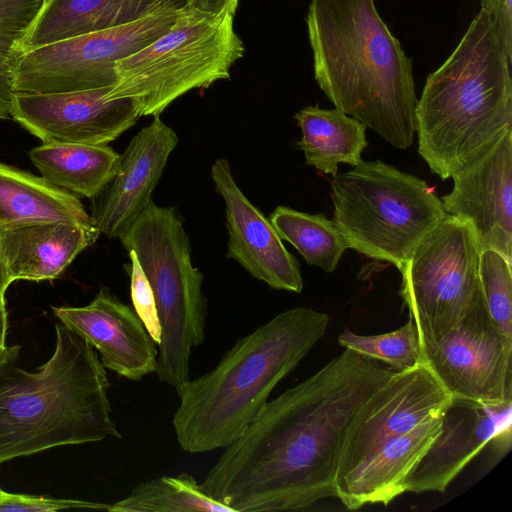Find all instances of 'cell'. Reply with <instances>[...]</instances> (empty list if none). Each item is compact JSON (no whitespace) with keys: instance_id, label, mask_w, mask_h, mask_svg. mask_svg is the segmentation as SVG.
Instances as JSON below:
<instances>
[{"instance_id":"obj_1","label":"cell","mask_w":512,"mask_h":512,"mask_svg":"<svg viewBox=\"0 0 512 512\" xmlns=\"http://www.w3.org/2000/svg\"><path fill=\"white\" fill-rule=\"evenodd\" d=\"M345 349L304 381L268 400L209 469L202 489L232 512L305 510L336 497L347 429L394 373Z\"/></svg>"},{"instance_id":"obj_2","label":"cell","mask_w":512,"mask_h":512,"mask_svg":"<svg viewBox=\"0 0 512 512\" xmlns=\"http://www.w3.org/2000/svg\"><path fill=\"white\" fill-rule=\"evenodd\" d=\"M305 20L326 97L395 148H408L417 103L412 60L374 0H311Z\"/></svg>"},{"instance_id":"obj_3","label":"cell","mask_w":512,"mask_h":512,"mask_svg":"<svg viewBox=\"0 0 512 512\" xmlns=\"http://www.w3.org/2000/svg\"><path fill=\"white\" fill-rule=\"evenodd\" d=\"M52 356L37 372L19 365L21 346L0 354V465L47 449L120 439L109 380L94 348L55 325Z\"/></svg>"},{"instance_id":"obj_4","label":"cell","mask_w":512,"mask_h":512,"mask_svg":"<svg viewBox=\"0 0 512 512\" xmlns=\"http://www.w3.org/2000/svg\"><path fill=\"white\" fill-rule=\"evenodd\" d=\"M328 325L324 312L288 309L239 338L212 370L185 382L172 419L180 448L198 454L231 444Z\"/></svg>"},{"instance_id":"obj_5","label":"cell","mask_w":512,"mask_h":512,"mask_svg":"<svg viewBox=\"0 0 512 512\" xmlns=\"http://www.w3.org/2000/svg\"><path fill=\"white\" fill-rule=\"evenodd\" d=\"M511 66L481 8L417 99L418 152L433 174L451 178L512 128Z\"/></svg>"},{"instance_id":"obj_6","label":"cell","mask_w":512,"mask_h":512,"mask_svg":"<svg viewBox=\"0 0 512 512\" xmlns=\"http://www.w3.org/2000/svg\"><path fill=\"white\" fill-rule=\"evenodd\" d=\"M333 223L347 246L398 270L447 215L433 187L380 160L332 181Z\"/></svg>"},{"instance_id":"obj_7","label":"cell","mask_w":512,"mask_h":512,"mask_svg":"<svg viewBox=\"0 0 512 512\" xmlns=\"http://www.w3.org/2000/svg\"><path fill=\"white\" fill-rule=\"evenodd\" d=\"M119 238L135 252L154 293L161 325L154 373L177 392L190 379L191 352L204 341L207 317L204 276L192 265L182 217L152 201Z\"/></svg>"},{"instance_id":"obj_8","label":"cell","mask_w":512,"mask_h":512,"mask_svg":"<svg viewBox=\"0 0 512 512\" xmlns=\"http://www.w3.org/2000/svg\"><path fill=\"white\" fill-rule=\"evenodd\" d=\"M233 17L203 14L184 4L168 32L116 63L110 96L132 99L141 116H157L188 91L229 79L245 51Z\"/></svg>"},{"instance_id":"obj_9","label":"cell","mask_w":512,"mask_h":512,"mask_svg":"<svg viewBox=\"0 0 512 512\" xmlns=\"http://www.w3.org/2000/svg\"><path fill=\"white\" fill-rule=\"evenodd\" d=\"M480 254L471 226L446 215L399 270V294L418 330L421 350L441 339L483 300Z\"/></svg>"},{"instance_id":"obj_10","label":"cell","mask_w":512,"mask_h":512,"mask_svg":"<svg viewBox=\"0 0 512 512\" xmlns=\"http://www.w3.org/2000/svg\"><path fill=\"white\" fill-rule=\"evenodd\" d=\"M184 4L185 0H176L128 24L16 55L11 67L15 93L50 94L113 86L116 63L168 32Z\"/></svg>"},{"instance_id":"obj_11","label":"cell","mask_w":512,"mask_h":512,"mask_svg":"<svg viewBox=\"0 0 512 512\" xmlns=\"http://www.w3.org/2000/svg\"><path fill=\"white\" fill-rule=\"evenodd\" d=\"M422 361L452 400L484 405L512 401V343L497 331L483 300L423 348Z\"/></svg>"},{"instance_id":"obj_12","label":"cell","mask_w":512,"mask_h":512,"mask_svg":"<svg viewBox=\"0 0 512 512\" xmlns=\"http://www.w3.org/2000/svg\"><path fill=\"white\" fill-rule=\"evenodd\" d=\"M452 398L428 365L394 371L359 408L341 449L335 483L388 441L431 416L442 414Z\"/></svg>"},{"instance_id":"obj_13","label":"cell","mask_w":512,"mask_h":512,"mask_svg":"<svg viewBox=\"0 0 512 512\" xmlns=\"http://www.w3.org/2000/svg\"><path fill=\"white\" fill-rule=\"evenodd\" d=\"M112 86L50 94L15 93L11 118L42 142L108 145L141 116Z\"/></svg>"},{"instance_id":"obj_14","label":"cell","mask_w":512,"mask_h":512,"mask_svg":"<svg viewBox=\"0 0 512 512\" xmlns=\"http://www.w3.org/2000/svg\"><path fill=\"white\" fill-rule=\"evenodd\" d=\"M451 178L441 198L446 214L471 226L481 250L512 262V128Z\"/></svg>"},{"instance_id":"obj_15","label":"cell","mask_w":512,"mask_h":512,"mask_svg":"<svg viewBox=\"0 0 512 512\" xmlns=\"http://www.w3.org/2000/svg\"><path fill=\"white\" fill-rule=\"evenodd\" d=\"M512 401L484 405L452 400L441 428L405 482V492H444L487 445L511 446Z\"/></svg>"},{"instance_id":"obj_16","label":"cell","mask_w":512,"mask_h":512,"mask_svg":"<svg viewBox=\"0 0 512 512\" xmlns=\"http://www.w3.org/2000/svg\"><path fill=\"white\" fill-rule=\"evenodd\" d=\"M211 177L225 203L227 257L273 289L300 293L303 278L298 261L285 248L269 219L238 187L228 160L217 158Z\"/></svg>"},{"instance_id":"obj_17","label":"cell","mask_w":512,"mask_h":512,"mask_svg":"<svg viewBox=\"0 0 512 512\" xmlns=\"http://www.w3.org/2000/svg\"><path fill=\"white\" fill-rule=\"evenodd\" d=\"M178 140L160 115L131 139L116 174L92 198L90 215L100 233L119 238L145 211Z\"/></svg>"},{"instance_id":"obj_18","label":"cell","mask_w":512,"mask_h":512,"mask_svg":"<svg viewBox=\"0 0 512 512\" xmlns=\"http://www.w3.org/2000/svg\"><path fill=\"white\" fill-rule=\"evenodd\" d=\"M61 324L83 337L100 354L105 368L140 381L157 367L158 345L129 305L102 287L82 307H52Z\"/></svg>"},{"instance_id":"obj_19","label":"cell","mask_w":512,"mask_h":512,"mask_svg":"<svg viewBox=\"0 0 512 512\" xmlns=\"http://www.w3.org/2000/svg\"><path fill=\"white\" fill-rule=\"evenodd\" d=\"M442 414L385 443L335 483L336 497L347 509L355 510L367 504L388 505L403 494L407 477L440 431Z\"/></svg>"},{"instance_id":"obj_20","label":"cell","mask_w":512,"mask_h":512,"mask_svg":"<svg viewBox=\"0 0 512 512\" xmlns=\"http://www.w3.org/2000/svg\"><path fill=\"white\" fill-rule=\"evenodd\" d=\"M100 234L62 221L26 224L0 230V254L11 282L54 280Z\"/></svg>"},{"instance_id":"obj_21","label":"cell","mask_w":512,"mask_h":512,"mask_svg":"<svg viewBox=\"0 0 512 512\" xmlns=\"http://www.w3.org/2000/svg\"><path fill=\"white\" fill-rule=\"evenodd\" d=\"M176 0H43L15 55L138 20Z\"/></svg>"},{"instance_id":"obj_22","label":"cell","mask_w":512,"mask_h":512,"mask_svg":"<svg viewBox=\"0 0 512 512\" xmlns=\"http://www.w3.org/2000/svg\"><path fill=\"white\" fill-rule=\"evenodd\" d=\"M50 221L98 229L75 194L0 162V230Z\"/></svg>"},{"instance_id":"obj_23","label":"cell","mask_w":512,"mask_h":512,"mask_svg":"<svg viewBox=\"0 0 512 512\" xmlns=\"http://www.w3.org/2000/svg\"><path fill=\"white\" fill-rule=\"evenodd\" d=\"M120 154L108 145L42 142L29 157L51 184L76 196L94 198L114 177Z\"/></svg>"},{"instance_id":"obj_24","label":"cell","mask_w":512,"mask_h":512,"mask_svg":"<svg viewBox=\"0 0 512 512\" xmlns=\"http://www.w3.org/2000/svg\"><path fill=\"white\" fill-rule=\"evenodd\" d=\"M302 137L298 142L306 165L335 176L340 163H361L367 146L366 126L337 108L306 106L295 115Z\"/></svg>"},{"instance_id":"obj_25","label":"cell","mask_w":512,"mask_h":512,"mask_svg":"<svg viewBox=\"0 0 512 512\" xmlns=\"http://www.w3.org/2000/svg\"><path fill=\"white\" fill-rule=\"evenodd\" d=\"M269 221L282 240L292 244L309 265L333 272L347 248L332 220L324 214H309L277 206Z\"/></svg>"},{"instance_id":"obj_26","label":"cell","mask_w":512,"mask_h":512,"mask_svg":"<svg viewBox=\"0 0 512 512\" xmlns=\"http://www.w3.org/2000/svg\"><path fill=\"white\" fill-rule=\"evenodd\" d=\"M110 512H232L213 499L188 473L161 476L135 486L127 497L109 504Z\"/></svg>"},{"instance_id":"obj_27","label":"cell","mask_w":512,"mask_h":512,"mask_svg":"<svg viewBox=\"0 0 512 512\" xmlns=\"http://www.w3.org/2000/svg\"><path fill=\"white\" fill-rule=\"evenodd\" d=\"M338 343L395 371L412 368L422 361L419 333L410 318L403 326L383 334L360 335L346 329L339 335Z\"/></svg>"},{"instance_id":"obj_28","label":"cell","mask_w":512,"mask_h":512,"mask_svg":"<svg viewBox=\"0 0 512 512\" xmlns=\"http://www.w3.org/2000/svg\"><path fill=\"white\" fill-rule=\"evenodd\" d=\"M43 0H0V119L11 118L15 91L11 67L15 49Z\"/></svg>"},{"instance_id":"obj_29","label":"cell","mask_w":512,"mask_h":512,"mask_svg":"<svg viewBox=\"0 0 512 512\" xmlns=\"http://www.w3.org/2000/svg\"><path fill=\"white\" fill-rule=\"evenodd\" d=\"M479 276L491 321L502 337L512 343V262L495 250H481Z\"/></svg>"},{"instance_id":"obj_30","label":"cell","mask_w":512,"mask_h":512,"mask_svg":"<svg viewBox=\"0 0 512 512\" xmlns=\"http://www.w3.org/2000/svg\"><path fill=\"white\" fill-rule=\"evenodd\" d=\"M127 252L130 264L125 265V268L130 277V295L133 309L155 343L159 345L161 341V325L153 290L138 262L135 252L133 250Z\"/></svg>"},{"instance_id":"obj_31","label":"cell","mask_w":512,"mask_h":512,"mask_svg":"<svg viewBox=\"0 0 512 512\" xmlns=\"http://www.w3.org/2000/svg\"><path fill=\"white\" fill-rule=\"evenodd\" d=\"M109 504L77 500L59 499L36 495L0 493V511L53 512L65 509L107 510Z\"/></svg>"},{"instance_id":"obj_32","label":"cell","mask_w":512,"mask_h":512,"mask_svg":"<svg viewBox=\"0 0 512 512\" xmlns=\"http://www.w3.org/2000/svg\"><path fill=\"white\" fill-rule=\"evenodd\" d=\"M481 8L490 13L496 36L512 65V0H480Z\"/></svg>"},{"instance_id":"obj_33","label":"cell","mask_w":512,"mask_h":512,"mask_svg":"<svg viewBox=\"0 0 512 512\" xmlns=\"http://www.w3.org/2000/svg\"><path fill=\"white\" fill-rule=\"evenodd\" d=\"M239 0H185V4L203 14L217 16L228 12L234 16Z\"/></svg>"},{"instance_id":"obj_34","label":"cell","mask_w":512,"mask_h":512,"mask_svg":"<svg viewBox=\"0 0 512 512\" xmlns=\"http://www.w3.org/2000/svg\"><path fill=\"white\" fill-rule=\"evenodd\" d=\"M11 283L12 282L9 278L2 256L0 254V307L6 306L5 292Z\"/></svg>"},{"instance_id":"obj_35","label":"cell","mask_w":512,"mask_h":512,"mask_svg":"<svg viewBox=\"0 0 512 512\" xmlns=\"http://www.w3.org/2000/svg\"><path fill=\"white\" fill-rule=\"evenodd\" d=\"M8 331V312L6 306L0 307V354L6 346V336Z\"/></svg>"},{"instance_id":"obj_36","label":"cell","mask_w":512,"mask_h":512,"mask_svg":"<svg viewBox=\"0 0 512 512\" xmlns=\"http://www.w3.org/2000/svg\"><path fill=\"white\" fill-rule=\"evenodd\" d=\"M3 490L0 488V493L2 492Z\"/></svg>"}]
</instances>
